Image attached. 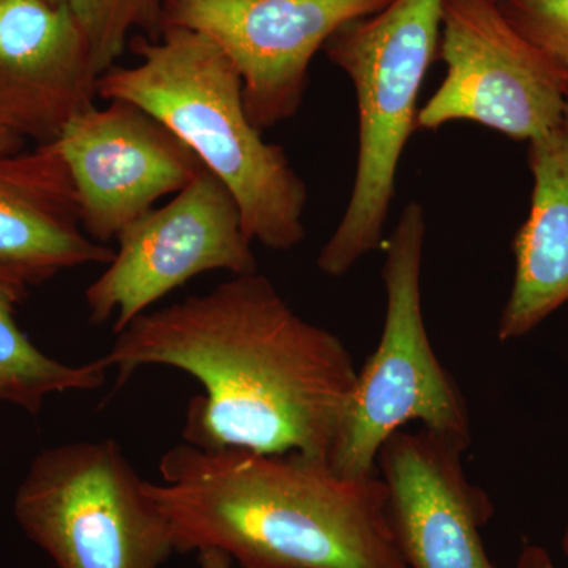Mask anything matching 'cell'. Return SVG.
<instances>
[{
    "label": "cell",
    "mask_w": 568,
    "mask_h": 568,
    "mask_svg": "<svg viewBox=\"0 0 568 568\" xmlns=\"http://www.w3.org/2000/svg\"><path fill=\"white\" fill-rule=\"evenodd\" d=\"M102 361L118 369L119 386L142 366L193 376L204 394L186 410L182 435L192 446L324 462L357 379L345 343L295 313L257 272L138 316Z\"/></svg>",
    "instance_id": "6da1fadb"
},
{
    "label": "cell",
    "mask_w": 568,
    "mask_h": 568,
    "mask_svg": "<svg viewBox=\"0 0 568 568\" xmlns=\"http://www.w3.org/2000/svg\"><path fill=\"white\" fill-rule=\"evenodd\" d=\"M148 491L179 552L220 549L242 568H409L388 526L383 478L343 477L301 454L183 443Z\"/></svg>",
    "instance_id": "7a4b0ae2"
},
{
    "label": "cell",
    "mask_w": 568,
    "mask_h": 568,
    "mask_svg": "<svg viewBox=\"0 0 568 568\" xmlns=\"http://www.w3.org/2000/svg\"><path fill=\"white\" fill-rule=\"evenodd\" d=\"M130 50L136 65L104 71L100 99L136 104L178 134L233 194L250 241L274 252L301 245L308 189L250 121L230 58L204 33L171 24L156 40L133 37Z\"/></svg>",
    "instance_id": "3957f363"
},
{
    "label": "cell",
    "mask_w": 568,
    "mask_h": 568,
    "mask_svg": "<svg viewBox=\"0 0 568 568\" xmlns=\"http://www.w3.org/2000/svg\"><path fill=\"white\" fill-rule=\"evenodd\" d=\"M443 0H392L372 17L346 22L324 47L354 85L358 110L357 166L349 201L316 265L339 278L384 248L396 173L426 73L437 59Z\"/></svg>",
    "instance_id": "277c9868"
},
{
    "label": "cell",
    "mask_w": 568,
    "mask_h": 568,
    "mask_svg": "<svg viewBox=\"0 0 568 568\" xmlns=\"http://www.w3.org/2000/svg\"><path fill=\"white\" fill-rule=\"evenodd\" d=\"M424 205L403 209L384 242L387 305L375 353L357 372L353 395L336 433L327 465L343 477L375 474L377 454L388 437L410 422L470 446V417L457 381L444 368L429 342L422 308Z\"/></svg>",
    "instance_id": "5b68a950"
},
{
    "label": "cell",
    "mask_w": 568,
    "mask_h": 568,
    "mask_svg": "<svg viewBox=\"0 0 568 568\" xmlns=\"http://www.w3.org/2000/svg\"><path fill=\"white\" fill-rule=\"evenodd\" d=\"M14 517L58 568H160L175 551L148 480L114 439L40 454L18 489Z\"/></svg>",
    "instance_id": "8992f818"
},
{
    "label": "cell",
    "mask_w": 568,
    "mask_h": 568,
    "mask_svg": "<svg viewBox=\"0 0 568 568\" xmlns=\"http://www.w3.org/2000/svg\"><path fill=\"white\" fill-rule=\"evenodd\" d=\"M437 59L446 78L417 129L474 122L515 141L564 123L568 78L507 20L497 0H443Z\"/></svg>",
    "instance_id": "52a82bcc"
},
{
    "label": "cell",
    "mask_w": 568,
    "mask_h": 568,
    "mask_svg": "<svg viewBox=\"0 0 568 568\" xmlns=\"http://www.w3.org/2000/svg\"><path fill=\"white\" fill-rule=\"evenodd\" d=\"M118 250L84 298L89 320L114 317V334L205 272H257V260L233 194L205 168L163 207L119 233Z\"/></svg>",
    "instance_id": "ba28073f"
},
{
    "label": "cell",
    "mask_w": 568,
    "mask_h": 568,
    "mask_svg": "<svg viewBox=\"0 0 568 568\" xmlns=\"http://www.w3.org/2000/svg\"><path fill=\"white\" fill-rule=\"evenodd\" d=\"M392 0H164V26L204 33L239 71L250 121L260 132L304 103L317 52L346 22Z\"/></svg>",
    "instance_id": "9c48e42d"
},
{
    "label": "cell",
    "mask_w": 568,
    "mask_h": 568,
    "mask_svg": "<svg viewBox=\"0 0 568 568\" xmlns=\"http://www.w3.org/2000/svg\"><path fill=\"white\" fill-rule=\"evenodd\" d=\"M54 142L77 190L82 227L104 245L205 170L178 134L123 100L93 104Z\"/></svg>",
    "instance_id": "30bf717a"
},
{
    "label": "cell",
    "mask_w": 568,
    "mask_h": 568,
    "mask_svg": "<svg viewBox=\"0 0 568 568\" xmlns=\"http://www.w3.org/2000/svg\"><path fill=\"white\" fill-rule=\"evenodd\" d=\"M465 452L422 426L398 429L377 454L388 526L409 568H496L481 540L493 504L467 480Z\"/></svg>",
    "instance_id": "8fae6325"
},
{
    "label": "cell",
    "mask_w": 568,
    "mask_h": 568,
    "mask_svg": "<svg viewBox=\"0 0 568 568\" xmlns=\"http://www.w3.org/2000/svg\"><path fill=\"white\" fill-rule=\"evenodd\" d=\"M100 73L65 6L0 0V125L37 144L92 108Z\"/></svg>",
    "instance_id": "7c38bea8"
},
{
    "label": "cell",
    "mask_w": 568,
    "mask_h": 568,
    "mask_svg": "<svg viewBox=\"0 0 568 568\" xmlns=\"http://www.w3.org/2000/svg\"><path fill=\"white\" fill-rule=\"evenodd\" d=\"M110 246L81 223L78 194L55 142L0 155V282L21 291L82 265H108Z\"/></svg>",
    "instance_id": "4fadbf2b"
},
{
    "label": "cell",
    "mask_w": 568,
    "mask_h": 568,
    "mask_svg": "<svg viewBox=\"0 0 568 568\" xmlns=\"http://www.w3.org/2000/svg\"><path fill=\"white\" fill-rule=\"evenodd\" d=\"M532 200L514 241L515 278L497 325L500 342L521 338L568 302V130L529 141Z\"/></svg>",
    "instance_id": "5bb4252c"
},
{
    "label": "cell",
    "mask_w": 568,
    "mask_h": 568,
    "mask_svg": "<svg viewBox=\"0 0 568 568\" xmlns=\"http://www.w3.org/2000/svg\"><path fill=\"white\" fill-rule=\"evenodd\" d=\"M24 295V291L0 282V402L39 414L50 395L102 387L110 369L102 358L62 364L41 353L26 336L14 320V306Z\"/></svg>",
    "instance_id": "9a60e30c"
},
{
    "label": "cell",
    "mask_w": 568,
    "mask_h": 568,
    "mask_svg": "<svg viewBox=\"0 0 568 568\" xmlns=\"http://www.w3.org/2000/svg\"><path fill=\"white\" fill-rule=\"evenodd\" d=\"M65 6L91 47L100 77L125 51L130 33L156 40L164 29V0H48Z\"/></svg>",
    "instance_id": "2e32d148"
},
{
    "label": "cell",
    "mask_w": 568,
    "mask_h": 568,
    "mask_svg": "<svg viewBox=\"0 0 568 568\" xmlns=\"http://www.w3.org/2000/svg\"><path fill=\"white\" fill-rule=\"evenodd\" d=\"M510 24L568 78V0H497Z\"/></svg>",
    "instance_id": "e0dca14e"
},
{
    "label": "cell",
    "mask_w": 568,
    "mask_h": 568,
    "mask_svg": "<svg viewBox=\"0 0 568 568\" xmlns=\"http://www.w3.org/2000/svg\"><path fill=\"white\" fill-rule=\"evenodd\" d=\"M517 568H555V564L544 548L528 545L519 555Z\"/></svg>",
    "instance_id": "ac0fdd59"
},
{
    "label": "cell",
    "mask_w": 568,
    "mask_h": 568,
    "mask_svg": "<svg viewBox=\"0 0 568 568\" xmlns=\"http://www.w3.org/2000/svg\"><path fill=\"white\" fill-rule=\"evenodd\" d=\"M200 564L203 568H233V559L220 549L201 551Z\"/></svg>",
    "instance_id": "d6986e66"
},
{
    "label": "cell",
    "mask_w": 568,
    "mask_h": 568,
    "mask_svg": "<svg viewBox=\"0 0 568 568\" xmlns=\"http://www.w3.org/2000/svg\"><path fill=\"white\" fill-rule=\"evenodd\" d=\"M21 144L22 138L20 134L11 132L7 126L0 125V155L20 152Z\"/></svg>",
    "instance_id": "ffe728a7"
},
{
    "label": "cell",
    "mask_w": 568,
    "mask_h": 568,
    "mask_svg": "<svg viewBox=\"0 0 568 568\" xmlns=\"http://www.w3.org/2000/svg\"><path fill=\"white\" fill-rule=\"evenodd\" d=\"M564 126L568 130V92H567V99H566V110H564Z\"/></svg>",
    "instance_id": "44dd1931"
}]
</instances>
